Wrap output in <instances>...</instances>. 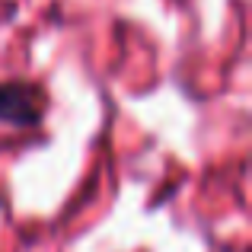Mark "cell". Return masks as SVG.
<instances>
[{
    "mask_svg": "<svg viewBox=\"0 0 252 252\" xmlns=\"http://www.w3.org/2000/svg\"><path fill=\"white\" fill-rule=\"evenodd\" d=\"M42 118V96L26 83H0V122L35 125Z\"/></svg>",
    "mask_w": 252,
    "mask_h": 252,
    "instance_id": "cell-1",
    "label": "cell"
}]
</instances>
